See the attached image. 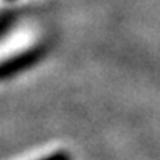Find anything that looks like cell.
<instances>
[{
  "label": "cell",
  "instance_id": "obj_3",
  "mask_svg": "<svg viewBox=\"0 0 160 160\" xmlns=\"http://www.w3.org/2000/svg\"><path fill=\"white\" fill-rule=\"evenodd\" d=\"M42 160H70V157H68V154H65V152H56V154H52L50 157L42 159Z\"/></svg>",
  "mask_w": 160,
  "mask_h": 160
},
{
  "label": "cell",
  "instance_id": "obj_1",
  "mask_svg": "<svg viewBox=\"0 0 160 160\" xmlns=\"http://www.w3.org/2000/svg\"><path fill=\"white\" fill-rule=\"evenodd\" d=\"M42 56V50H31V52H27L23 54H19L12 59H8L5 62L0 64V79L3 78H8V76H12L25 68H28L30 65H33L39 58Z\"/></svg>",
  "mask_w": 160,
  "mask_h": 160
},
{
  "label": "cell",
  "instance_id": "obj_2",
  "mask_svg": "<svg viewBox=\"0 0 160 160\" xmlns=\"http://www.w3.org/2000/svg\"><path fill=\"white\" fill-rule=\"evenodd\" d=\"M12 20H14V16L12 14H3V16H0V36L11 27Z\"/></svg>",
  "mask_w": 160,
  "mask_h": 160
}]
</instances>
